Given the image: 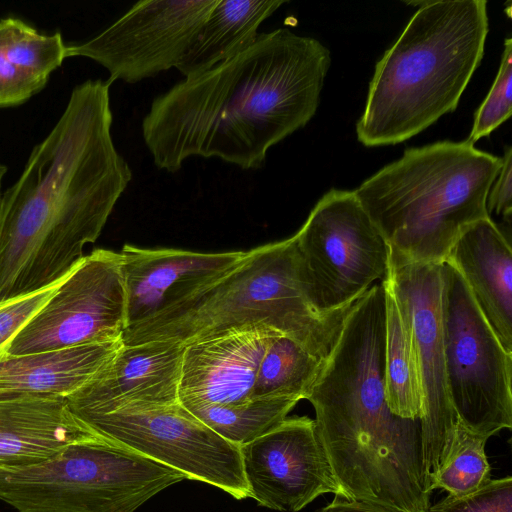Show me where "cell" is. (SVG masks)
Returning a JSON list of instances; mask_svg holds the SVG:
<instances>
[{"label":"cell","instance_id":"6","mask_svg":"<svg viewBox=\"0 0 512 512\" xmlns=\"http://www.w3.org/2000/svg\"><path fill=\"white\" fill-rule=\"evenodd\" d=\"M177 470L98 435L35 465L0 468V500L18 512H135Z\"/></svg>","mask_w":512,"mask_h":512},{"label":"cell","instance_id":"25","mask_svg":"<svg viewBox=\"0 0 512 512\" xmlns=\"http://www.w3.org/2000/svg\"><path fill=\"white\" fill-rule=\"evenodd\" d=\"M488 438L472 432L457 421L449 451L434 474L432 489L449 495H469L491 480V468L485 454Z\"/></svg>","mask_w":512,"mask_h":512},{"label":"cell","instance_id":"5","mask_svg":"<svg viewBox=\"0 0 512 512\" xmlns=\"http://www.w3.org/2000/svg\"><path fill=\"white\" fill-rule=\"evenodd\" d=\"M348 314L324 315L313 306L293 235L246 251L221 278L127 329L122 343L174 340L186 345L230 330L264 326L325 362Z\"/></svg>","mask_w":512,"mask_h":512},{"label":"cell","instance_id":"12","mask_svg":"<svg viewBox=\"0 0 512 512\" xmlns=\"http://www.w3.org/2000/svg\"><path fill=\"white\" fill-rule=\"evenodd\" d=\"M218 0H145L96 36L66 43L67 57H86L108 81L136 83L176 67Z\"/></svg>","mask_w":512,"mask_h":512},{"label":"cell","instance_id":"10","mask_svg":"<svg viewBox=\"0 0 512 512\" xmlns=\"http://www.w3.org/2000/svg\"><path fill=\"white\" fill-rule=\"evenodd\" d=\"M122 255H84L48 302L13 336L4 354L20 356L122 340L127 328Z\"/></svg>","mask_w":512,"mask_h":512},{"label":"cell","instance_id":"16","mask_svg":"<svg viewBox=\"0 0 512 512\" xmlns=\"http://www.w3.org/2000/svg\"><path fill=\"white\" fill-rule=\"evenodd\" d=\"M278 335L282 334L258 326L230 330L186 344L179 402L188 407L251 400L259 364Z\"/></svg>","mask_w":512,"mask_h":512},{"label":"cell","instance_id":"29","mask_svg":"<svg viewBox=\"0 0 512 512\" xmlns=\"http://www.w3.org/2000/svg\"><path fill=\"white\" fill-rule=\"evenodd\" d=\"M512 148L508 146L502 157V166L487 198V210L501 215L508 224L512 215Z\"/></svg>","mask_w":512,"mask_h":512},{"label":"cell","instance_id":"24","mask_svg":"<svg viewBox=\"0 0 512 512\" xmlns=\"http://www.w3.org/2000/svg\"><path fill=\"white\" fill-rule=\"evenodd\" d=\"M297 402L287 397H267L239 404L185 408L219 436L241 447L278 426Z\"/></svg>","mask_w":512,"mask_h":512},{"label":"cell","instance_id":"26","mask_svg":"<svg viewBox=\"0 0 512 512\" xmlns=\"http://www.w3.org/2000/svg\"><path fill=\"white\" fill-rule=\"evenodd\" d=\"M511 85L512 39L508 37L504 42L500 67L494 83L475 113L468 142L474 144L479 139L489 136L493 130L510 117L512 112Z\"/></svg>","mask_w":512,"mask_h":512},{"label":"cell","instance_id":"30","mask_svg":"<svg viewBox=\"0 0 512 512\" xmlns=\"http://www.w3.org/2000/svg\"><path fill=\"white\" fill-rule=\"evenodd\" d=\"M316 512H403L393 507L336 494L333 500Z\"/></svg>","mask_w":512,"mask_h":512},{"label":"cell","instance_id":"3","mask_svg":"<svg viewBox=\"0 0 512 512\" xmlns=\"http://www.w3.org/2000/svg\"><path fill=\"white\" fill-rule=\"evenodd\" d=\"M410 4L418 10L377 62L356 125L366 147L406 141L454 111L483 58L486 1Z\"/></svg>","mask_w":512,"mask_h":512},{"label":"cell","instance_id":"8","mask_svg":"<svg viewBox=\"0 0 512 512\" xmlns=\"http://www.w3.org/2000/svg\"><path fill=\"white\" fill-rule=\"evenodd\" d=\"M313 306L349 313L388 270L389 247L353 191L331 189L294 234Z\"/></svg>","mask_w":512,"mask_h":512},{"label":"cell","instance_id":"27","mask_svg":"<svg viewBox=\"0 0 512 512\" xmlns=\"http://www.w3.org/2000/svg\"><path fill=\"white\" fill-rule=\"evenodd\" d=\"M428 512H512V477L490 480L479 490L462 497L449 495Z\"/></svg>","mask_w":512,"mask_h":512},{"label":"cell","instance_id":"11","mask_svg":"<svg viewBox=\"0 0 512 512\" xmlns=\"http://www.w3.org/2000/svg\"><path fill=\"white\" fill-rule=\"evenodd\" d=\"M442 264L412 262L389 249L388 270L382 279L397 303L417 360L424 460L430 482L449 451L457 424L445 369Z\"/></svg>","mask_w":512,"mask_h":512},{"label":"cell","instance_id":"15","mask_svg":"<svg viewBox=\"0 0 512 512\" xmlns=\"http://www.w3.org/2000/svg\"><path fill=\"white\" fill-rule=\"evenodd\" d=\"M245 252L204 253L124 245L120 253L126 290V330L221 278L241 262Z\"/></svg>","mask_w":512,"mask_h":512},{"label":"cell","instance_id":"13","mask_svg":"<svg viewBox=\"0 0 512 512\" xmlns=\"http://www.w3.org/2000/svg\"><path fill=\"white\" fill-rule=\"evenodd\" d=\"M249 497L279 512H298L325 493L344 495L315 421L285 418L240 447Z\"/></svg>","mask_w":512,"mask_h":512},{"label":"cell","instance_id":"18","mask_svg":"<svg viewBox=\"0 0 512 512\" xmlns=\"http://www.w3.org/2000/svg\"><path fill=\"white\" fill-rule=\"evenodd\" d=\"M98 435L64 397L0 396V468L41 463Z\"/></svg>","mask_w":512,"mask_h":512},{"label":"cell","instance_id":"28","mask_svg":"<svg viewBox=\"0 0 512 512\" xmlns=\"http://www.w3.org/2000/svg\"><path fill=\"white\" fill-rule=\"evenodd\" d=\"M74 266L55 283L0 303V357L13 336L48 302Z\"/></svg>","mask_w":512,"mask_h":512},{"label":"cell","instance_id":"22","mask_svg":"<svg viewBox=\"0 0 512 512\" xmlns=\"http://www.w3.org/2000/svg\"><path fill=\"white\" fill-rule=\"evenodd\" d=\"M383 287L386 313V401L395 415L421 420L422 393L413 345L393 295Z\"/></svg>","mask_w":512,"mask_h":512},{"label":"cell","instance_id":"2","mask_svg":"<svg viewBox=\"0 0 512 512\" xmlns=\"http://www.w3.org/2000/svg\"><path fill=\"white\" fill-rule=\"evenodd\" d=\"M330 51L288 28L258 34L237 56L155 97L142 120L154 164L176 172L191 156L259 169L270 147L315 115Z\"/></svg>","mask_w":512,"mask_h":512},{"label":"cell","instance_id":"23","mask_svg":"<svg viewBox=\"0 0 512 512\" xmlns=\"http://www.w3.org/2000/svg\"><path fill=\"white\" fill-rule=\"evenodd\" d=\"M323 363L290 337L278 335L259 364L251 399H306Z\"/></svg>","mask_w":512,"mask_h":512},{"label":"cell","instance_id":"21","mask_svg":"<svg viewBox=\"0 0 512 512\" xmlns=\"http://www.w3.org/2000/svg\"><path fill=\"white\" fill-rule=\"evenodd\" d=\"M284 3L218 0L175 68L193 78L237 56L255 41L261 23Z\"/></svg>","mask_w":512,"mask_h":512},{"label":"cell","instance_id":"17","mask_svg":"<svg viewBox=\"0 0 512 512\" xmlns=\"http://www.w3.org/2000/svg\"><path fill=\"white\" fill-rule=\"evenodd\" d=\"M462 277L504 349L512 354V249L510 235L491 217L469 226L446 260Z\"/></svg>","mask_w":512,"mask_h":512},{"label":"cell","instance_id":"20","mask_svg":"<svg viewBox=\"0 0 512 512\" xmlns=\"http://www.w3.org/2000/svg\"><path fill=\"white\" fill-rule=\"evenodd\" d=\"M65 58L59 31L41 33L20 18L0 19V108L20 105L40 92Z\"/></svg>","mask_w":512,"mask_h":512},{"label":"cell","instance_id":"31","mask_svg":"<svg viewBox=\"0 0 512 512\" xmlns=\"http://www.w3.org/2000/svg\"><path fill=\"white\" fill-rule=\"evenodd\" d=\"M6 172H7V166L5 164H3L0 160V199H1V195H2V191H1L2 181H3V178L6 174Z\"/></svg>","mask_w":512,"mask_h":512},{"label":"cell","instance_id":"4","mask_svg":"<svg viewBox=\"0 0 512 512\" xmlns=\"http://www.w3.org/2000/svg\"><path fill=\"white\" fill-rule=\"evenodd\" d=\"M502 158L466 141L406 149L353 192L389 249L444 263L459 236L490 217L487 198Z\"/></svg>","mask_w":512,"mask_h":512},{"label":"cell","instance_id":"7","mask_svg":"<svg viewBox=\"0 0 512 512\" xmlns=\"http://www.w3.org/2000/svg\"><path fill=\"white\" fill-rule=\"evenodd\" d=\"M441 317L449 397L457 421L487 438L512 427V354L474 301L466 283L442 264Z\"/></svg>","mask_w":512,"mask_h":512},{"label":"cell","instance_id":"19","mask_svg":"<svg viewBox=\"0 0 512 512\" xmlns=\"http://www.w3.org/2000/svg\"><path fill=\"white\" fill-rule=\"evenodd\" d=\"M122 340L0 357V396L68 397L112 360Z\"/></svg>","mask_w":512,"mask_h":512},{"label":"cell","instance_id":"1","mask_svg":"<svg viewBox=\"0 0 512 512\" xmlns=\"http://www.w3.org/2000/svg\"><path fill=\"white\" fill-rule=\"evenodd\" d=\"M111 83L75 86L0 199V303L47 287L83 258L132 179L116 150Z\"/></svg>","mask_w":512,"mask_h":512},{"label":"cell","instance_id":"9","mask_svg":"<svg viewBox=\"0 0 512 512\" xmlns=\"http://www.w3.org/2000/svg\"><path fill=\"white\" fill-rule=\"evenodd\" d=\"M99 435L177 470L186 479L249 497L240 447L206 426L180 402L80 418Z\"/></svg>","mask_w":512,"mask_h":512},{"label":"cell","instance_id":"14","mask_svg":"<svg viewBox=\"0 0 512 512\" xmlns=\"http://www.w3.org/2000/svg\"><path fill=\"white\" fill-rule=\"evenodd\" d=\"M185 344L174 340L122 344L107 366L66 397L79 417L179 402Z\"/></svg>","mask_w":512,"mask_h":512}]
</instances>
